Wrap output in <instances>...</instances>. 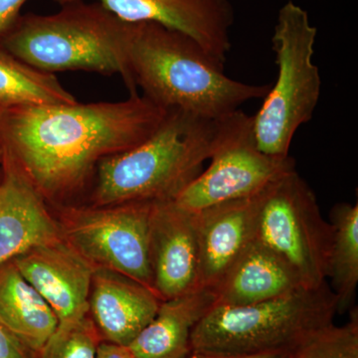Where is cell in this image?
<instances>
[{"label":"cell","mask_w":358,"mask_h":358,"mask_svg":"<svg viewBox=\"0 0 358 358\" xmlns=\"http://www.w3.org/2000/svg\"><path fill=\"white\" fill-rule=\"evenodd\" d=\"M166 114L131 94L119 102L0 110V131L6 152L45 200H61L80 192L101 160L143 143Z\"/></svg>","instance_id":"obj_1"},{"label":"cell","mask_w":358,"mask_h":358,"mask_svg":"<svg viewBox=\"0 0 358 358\" xmlns=\"http://www.w3.org/2000/svg\"><path fill=\"white\" fill-rule=\"evenodd\" d=\"M127 60L134 87L148 100L212 121L271 88L231 79L196 42L157 23H131Z\"/></svg>","instance_id":"obj_2"},{"label":"cell","mask_w":358,"mask_h":358,"mask_svg":"<svg viewBox=\"0 0 358 358\" xmlns=\"http://www.w3.org/2000/svg\"><path fill=\"white\" fill-rule=\"evenodd\" d=\"M216 120L167 110L140 145L101 160L92 193L95 206L173 199L210 157Z\"/></svg>","instance_id":"obj_3"},{"label":"cell","mask_w":358,"mask_h":358,"mask_svg":"<svg viewBox=\"0 0 358 358\" xmlns=\"http://www.w3.org/2000/svg\"><path fill=\"white\" fill-rule=\"evenodd\" d=\"M131 23L115 17L101 4L82 0L49 15L27 14L0 42V47L34 69L48 74L85 71L119 75L131 94L127 50Z\"/></svg>","instance_id":"obj_4"},{"label":"cell","mask_w":358,"mask_h":358,"mask_svg":"<svg viewBox=\"0 0 358 358\" xmlns=\"http://www.w3.org/2000/svg\"><path fill=\"white\" fill-rule=\"evenodd\" d=\"M336 313V299L327 282L253 305L213 306L193 329L192 352H289L313 331L333 324Z\"/></svg>","instance_id":"obj_5"},{"label":"cell","mask_w":358,"mask_h":358,"mask_svg":"<svg viewBox=\"0 0 358 358\" xmlns=\"http://www.w3.org/2000/svg\"><path fill=\"white\" fill-rule=\"evenodd\" d=\"M317 29L292 0L280 9L272 37L278 78L253 117L257 147L273 157H289L294 134L312 120L322 79L313 62Z\"/></svg>","instance_id":"obj_6"},{"label":"cell","mask_w":358,"mask_h":358,"mask_svg":"<svg viewBox=\"0 0 358 358\" xmlns=\"http://www.w3.org/2000/svg\"><path fill=\"white\" fill-rule=\"evenodd\" d=\"M255 238L281 257L305 289L327 284L333 226L300 174L289 171L261 192Z\"/></svg>","instance_id":"obj_7"},{"label":"cell","mask_w":358,"mask_h":358,"mask_svg":"<svg viewBox=\"0 0 358 358\" xmlns=\"http://www.w3.org/2000/svg\"><path fill=\"white\" fill-rule=\"evenodd\" d=\"M210 166L171 199L188 213L248 199L296 169L292 157H273L257 147L253 117L237 110L216 120Z\"/></svg>","instance_id":"obj_8"},{"label":"cell","mask_w":358,"mask_h":358,"mask_svg":"<svg viewBox=\"0 0 358 358\" xmlns=\"http://www.w3.org/2000/svg\"><path fill=\"white\" fill-rule=\"evenodd\" d=\"M154 203L68 207L59 224L63 238L94 268L117 273L155 292L150 251Z\"/></svg>","instance_id":"obj_9"},{"label":"cell","mask_w":358,"mask_h":358,"mask_svg":"<svg viewBox=\"0 0 358 358\" xmlns=\"http://www.w3.org/2000/svg\"><path fill=\"white\" fill-rule=\"evenodd\" d=\"M60 6L79 0H53ZM124 22H150L189 37L224 67L235 13L229 0H96Z\"/></svg>","instance_id":"obj_10"},{"label":"cell","mask_w":358,"mask_h":358,"mask_svg":"<svg viewBox=\"0 0 358 358\" xmlns=\"http://www.w3.org/2000/svg\"><path fill=\"white\" fill-rule=\"evenodd\" d=\"M13 261L49 303L59 324L89 315L90 293L96 268L64 238L32 247Z\"/></svg>","instance_id":"obj_11"},{"label":"cell","mask_w":358,"mask_h":358,"mask_svg":"<svg viewBox=\"0 0 358 358\" xmlns=\"http://www.w3.org/2000/svg\"><path fill=\"white\" fill-rule=\"evenodd\" d=\"M150 251L154 289L160 300L199 288V252L194 218L171 200L154 203Z\"/></svg>","instance_id":"obj_12"},{"label":"cell","mask_w":358,"mask_h":358,"mask_svg":"<svg viewBox=\"0 0 358 358\" xmlns=\"http://www.w3.org/2000/svg\"><path fill=\"white\" fill-rule=\"evenodd\" d=\"M46 200L4 148L0 179V265L25 251L62 239Z\"/></svg>","instance_id":"obj_13"},{"label":"cell","mask_w":358,"mask_h":358,"mask_svg":"<svg viewBox=\"0 0 358 358\" xmlns=\"http://www.w3.org/2000/svg\"><path fill=\"white\" fill-rule=\"evenodd\" d=\"M260 194L192 214L199 241L200 288L215 289L255 238Z\"/></svg>","instance_id":"obj_14"},{"label":"cell","mask_w":358,"mask_h":358,"mask_svg":"<svg viewBox=\"0 0 358 358\" xmlns=\"http://www.w3.org/2000/svg\"><path fill=\"white\" fill-rule=\"evenodd\" d=\"M162 303L152 289L129 278L96 268L89 315L103 341L129 346L152 322Z\"/></svg>","instance_id":"obj_15"},{"label":"cell","mask_w":358,"mask_h":358,"mask_svg":"<svg viewBox=\"0 0 358 358\" xmlns=\"http://www.w3.org/2000/svg\"><path fill=\"white\" fill-rule=\"evenodd\" d=\"M301 288L293 268L254 238L213 289L214 306L253 305Z\"/></svg>","instance_id":"obj_16"},{"label":"cell","mask_w":358,"mask_h":358,"mask_svg":"<svg viewBox=\"0 0 358 358\" xmlns=\"http://www.w3.org/2000/svg\"><path fill=\"white\" fill-rule=\"evenodd\" d=\"M215 305L208 288L162 301L152 322L128 346L136 358H186L192 353V334L200 320Z\"/></svg>","instance_id":"obj_17"},{"label":"cell","mask_w":358,"mask_h":358,"mask_svg":"<svg viewBox=\"0 0 358 358\" xmlns=\"http://www.w3.org/2000/svg\"><path fill=\"white\" fill-rule=\"evenodd\" d=\"M0 320L36 358L59 324L49 303L13 260L0 265Z\"/></svg>","instance_id":"obj_18"},{"label":"cell","mask_w":358,"mask_h":358,"mask_svg":"<svg viewBox=\"0 0 358 358\" xmlns=\"http://www.w3.org/2000/svg\"><path fill=\"white\" fill-rule=\"evenodd\" d=\"M333 226V244L329 277L336 299L338 313L355 307L358 284V204H336L329 213Z\"/></svg>","instance_id":"obj_19"},{"label":"cell","mask_w":358,"mask_h":358,"mask_svg":"<svg viewBox=\"0 0 358 358\" xmlns=\"http://www.w3.org/2000/svg\"><path fill=\"white\" fill-rule=\"evenodd\" d=\"M77 102L55 75L34 69L0 48V110Z\"/></svg>","instance_id":"obj_20"},{"label":"cell","mask_w":358,"mask_h":358,"mask_svg":"<svg viewBox=\"0 0 358 358\" xmlns=\"http://www.w3.org/2000/svg\"><path fill=\"white\" fill-rule=\"evenodd\" d=\"M289 358H358V312L350 310V320L341 327L329 324L289 352Z\"/></svg>","instance_id":"obj_21"},{"label":"cell","mask_w":358,"mask_h":358,"mask_svg":"<svg viewBox=\"0 0 358 358\" xmlns=\"http://www.w3.org/2000/svg\"><path fill=\"white\" fill-rule=\"evenodd\" d=\"M102 338L90 315L59 324L38 358H96Z\"/></svg>","instance_id":"obj_22"},{"label":"cell","mask_w":358,"mask_h":358,"mask_svg":"<svg viewBox=\"0 0 358 358\" xmlns=\"http://www.w3.org/2000/svg\"><path fill=\"white\" fill-rule=\"evenodd\" d=\"M0 358H35L29 350L0 320Z\"/></svg>","instance_id":"obj_23"},{"label":"cell","mask_w":358,"mask_h":358,"mask_svg":"<svg viewBox=\"0 0 358 358\" xmlns=\"http://www.w3.org/2000/svg\"><path fill=\"white\" fill-rule=\"evenodd\" d=\"M28 0H0V42L13 29Z\"/></svg>","instance_id":"obj_24"},{"label":"cell","mask_w":358,"mask_h":358,"mask_svg":"<svg viewBox=\"0 0 358 358\" xmlns=\"http://www.w3.org/2000/svg\"><path fill=\"white\" fill-rule=\"evenodd\" d=\"M96 358H136L128 346L101 341Z\"/></svg>","instance_id":"obj_25"},{"label":"cell","mask_w":358,"mask_h":358,"mask_svg":"<svg viewBox=\"0 0 358 358\" xmlns=\"http://www.w3.org/2000/svg\"><path fill=\"white\" fill-rule=\"evenodd\" d=\"M186 358H289V352H271L250 355H214L192 352Z\"/></svg>","instance_id":"obj_26"},{"label":"cell","mask_w":358,"mask_h":358,"mask_svg":"<svg viewBox=\"0 0 358 358\" xmlns=\"http://www.w3.org/2000/svg\"><path fill=\"white\" fill-rule=\"evenodd\" d=\"M4 145L2 140L1 131H0V179H1L2 171H3Z\"/></svg>","instance_id":"obj_27"}]
</instances>
